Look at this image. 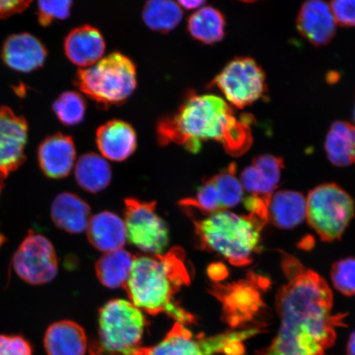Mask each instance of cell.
<instances>
[{
	"instance_id": "1",
	"label": "cell",
	"mask_w": 355,
	"mask_h": 355,
	"mask_svg": "<svg viewBox=\"0 0 355 355\" xmlns=\"http://www.w3.org/2000/svg\"><path fill=\"white\" fill-rule=\"evenodd\" d=\"M288 281L277 295L281 327L260 355H324L343 327L345 315H333V295L325 279L291 256L283 260Z\"/></svg>"
},
{
	"instance_id": "2",
	"label": "cell",
	"mask_w": 355,
	"mask_h": 355,
	"mask_svg": "<svg viewBox=\"0 0 355 355\" xmlns=\"http://www.w3.org/2000/svg\"><path fill=\"white\" fill-rule=\"evenodd\" d=\"M190 282L184 250L175 247L165 254L135 257L124 288L137 308L153 316L165 313L184 326L194 323L195 318L177 303L175 296Z\"/></svg>"
},
{
	"instance_id": "3",
	"label": "cell",
	"mask_w": 355,
	"mask_h": 355,
	"mask_svg": "<svg viewBox=\"0 0 355 355\" xmlns=\"http://www.w3.org/2000/svg\"><path fill=\"white\" fill-rule=\"evenodd\" d=\"M236 119L226 101L214 95H196L185 99L178 112L159 121V144L184 146L191 153H198L203 141L222 143L230 124Z\"/></svg>"
},
{
	"instance_id": "4",
	"label": "cell",
	"mask_w": 355,
	"mask_h": 355,
	"mask_svg": "<svg viewBox=\"0 0 355 355\" xmlns=\"http://www.w3.org/2000/svg\"><path fill=\"white\" fill-rule=\"evenodd\" d=\"M200 247L223 256L234 266L251 263L259 250L260 232L264 226L250 216L222 211L195 221Z\"/></svg>"
},
{
	"instance_id": "5",
	"label": "cell",
	"mask_w": 355,
	"mask_h": 355,
	"mask_svg": "<svg viewBox=\"0 0 355 355\" xmlns=\"http://www.w3.org/2000/svg\"><path fill=\"white\" fill-rule=\"evenodd\" d=\"M146 318L131 302L113 300L99 313V340L90 345L91 355H148L141 346Z\"/></svg>"
},
{
	"instance_id": "6",
	"label": "cell",
	"mask_w": 355,
	"mask_h": 355,
	"mask_svg": "<svg viewBox=\"0 0 355 355\" xmlns=\"http://www.w3.org/2000/svg\"><path fill=\"white\" fill-rule=\"evenodd\" d=\"M76 84L96 103L104 106L121 105L135 91L136 66L130 58L114 52L94 65L80 69Z\"/></svg>"
},
{
	"instance_id": "7",
	"label": "cell",
	"mask_w": 355,
	"mask_h": 355,
	"mask_svg": "<svg viewBox=\"0 0 355 355\" xmlns=\"http://www.w3.org/2000/svg\"><path fill=\"white\" fill-rule=\"evenodd\" d=\"M260 332L259 327H251L206 337L194 336L176 322L161 343L148 348V355H243L244 341Z\"/></svg>"
},
{
	"instance_id": "8",
	"label": "cell",
	"mask_w": 355,
	"mask_h": 355,
	"mask_svg": "<svg viewBox=\"0 0 355 355\" xmlns=\"http://www.w3.org/2000/svg\"><path fill=\"white\" fill-rule=\"evenodd\" d=\"M268 278L250 272L245 279L227 284L214 282L210 294L222 306V318L232 327L243 328L256 323L265 312L263 291L270 286Z\"/></svg>"
},
{
	"instance_id": "9",
	"label": "cell",
	"mask_w": 355,
	"mask_h": 355,
	"mask_svg": "<svg viewBox=\"0 0 355 355\" xmlns=\"http://www.w3.org/2000/svg\"><path fill=\"white\" fill-rule=\"evenodd\" d=\"M306 218L322 241H338L354 216V202L345 191L336 184L318 186L306 199Z\"/></svg>"
},
{
	"instance_id": "10",
	"label": "cell",
	"mask_w": 355,
	"mask_h": 355,
	"mask_svg": "<svg viewBox=\"0 0 355 355\" xmlns=\"http://www.w3.org/2000/svg\"><path fill=\"white\" fill-rule=\"evenodd\" d=\"M215 86L235 107L243 109L263 97L266 74L250 57H239L230 62L213 80Z\"/></svg>"
},
{
	"instance_id": "11",
	"label": "cell",
	"mask_w": 355,
	"mask_h": 355,
	"mask_svg": "<svg viewBox=\"0 0 355 355\" xmlns=\"http://www.w3.org/2000/svg\"><path fill=\"white\" fill-rule=\"evenodd\" d=\"M127 239L132 245L152 255L163 254L168 244L166 222L155 213V202L125 199Z\"/></svg>"
},
{
	"instance_id": "12",
	"label": "cell",
	"mask_w": 355,
	"mask_h": 355,
	"mask_svg": "<svg viewBox=\"0 0 355 355\" xmlns=\"http://www.w3.org/2000/svg\"><path fill=\"white\" fill-rule=\"evenodd\" d=\"M12 268L22 281L41 286L55 278L59 261L51 242L30 230L13 255Z\"/></svg>"
},
{
	"instance_id": "13",
	"label": "cell",
	"mask_w": 355,
	"mask_h": 355,
	"mask_svg": "<svg viewBox=\"0 0 355 355\" xmlns=\"http://www.w3.org/2000/svg\"><path fill=\"white\" fill-rule=\"evenodd\" d=\"M28 133L24 117L6 106L0 107V180L6 179L25 162Z\"/></svg>"
},
{
	"instance_id": "14",
	"label": "cell",
	"mask_w": 355,
	"mask_h": 355,
	"mask_svg": "<svg viewBox=\"0 0 355 355\" xmlns=\"http://www.w3.org/2000/svg\"><path fill=\"white\" fill-rule=\"evenodd\" d=\"M76 159V148L72 137L56 133L47 137L39 146L38 161L44 175L63 179L70 174Z\"/></svg>"
},
{
	"instance_id": "15",
	"label": "cell",
	"mask_w": 355,
	"mask_h": 355,
	"mask_svg": "<svg viewBox=\"0 0 355 355\" xmlns=\"http://www.w3.org/2000/svg\"><path fill=\"white\" fill-rule=\"evenodd\" d=\"M46 57V47L29 33L12 35L3 44V60L17 72L31 73L41 68Z\"/></svg>"
},
{
	"instance_id": "16",
	"label": "cell",
	"mask_w": 355,
	"mask_h": 355,
	"mask_svg": "<svg viewBox=\"0 0 355 355\" xmlns=\"http://www.w3.org/2000/svg\"><path fill=\"white\" fill-rule=\"evenodd\" d=\"M336 26L329 4L322 1L305 2L297 17V29L315 46L329 43L336 34Z\"/></svg>"
},
{
	"instance_id": "17",
	"label": "cell",
	"mask_w": 355,
	"mask_h": 355,
	"mask_svg": "<svg viewBox=\"0 0 355 355\" xmlns=\"http://www.w3.org/2000/svg\"><path fill=\"white\" fill-rule=\"evenodd\" d=\"M105 48V40L100 31L89 25L71 31L64 41L66 56L82 69L100 61L104 56Z\"/></svg>"
},
{
	"instance_id": "18",
	"label": "cell",
	"mask_w": 355,
	"mask_h": 355,
	"mask_svg": "<svg viewBox=\"0 0 355 355\" xmlns=\"http://www.w3.org/2000/svg\"><path fill=\"white\" fill-rule=\"evenodd\" d=\"M96 145L105 159L123 162L137 148V135L133 128L122 121H110L96 132Z\"/></svg>"
},
{
	"instance_id": "19",
	"label": "cell",
	"mask_w": 355,
	"mask_h": 355,
	"mask_svg": "<svg viewBox=\"0 0 355 355\" xmlns=\"http://www.w3.org/2000/svg\"><path fill=\"white\" fill-rule=\"evenodd\" d=\"M87 234L92 245L105 254L122 250L127 241L125 223L110 211H102L92 216Z\"/></svg>"
},
{
	"instance_id": "20",
	"label": "cell",
	"mask_w": 355,
	"mask_h": 355,
	"mask_svg": "<svg viewBox=\"0 0 355 355\" xmlns=\"http://www.w3.org/2000/svg\"><path fill=\"white\" fill-rule=\"evenodd\" d=\"M51 216L57 228L70 234H79L87 228L91 208L78 195L62 193L52 202Z\"/></svg>"
},
{
	"instance_id": "21",
	"label": "cell",
	"mask_w": 355,
	"mask_h": 355,
	"mask_svg": "<svg viewBox=\"0 0 355 355\" xmlns=\"http://www.w3.org/2000/svg\"><path fill=\"white\" fill-rule=\"evenodd\" d=\"M48 355H85L87 339L83 328L73 321L51 324L44 336Z\"/></svg>"
},
{
	"instance_id": "22",
	"label": "cell",
	"mask_w": 355,
	"mask_h": 355,
	"mask_svg": "<svg viewBox=\"0 0 355 355\" xmlns=\"http://www.w3.org/2000/svg\"><path fill=\"white\" fill-rule=\"evenodd\" d=\"M307 202L295 191H279L270 198L269 220L279 229H293L306 218Z\"/></svg>"
},
{
	"instance_id": "23",
	"label": "cell",
	"mask_w": 355,
	"mask_h": 355,
	"mask_svg": "<svg viewBox=\"0 0 355 355\" xmlns=\"http://www.w3.org/2000/svg\"><path fill=\"white\" fill-rule=\"evenodd\" d=\"M75 178L83 189L96 193L108 187L112 179V171L102 155L90 153L79 158L75 166Z\"/></svg>"
},
{
	"instance_id": "24",
	"label": "cell",
	"mask_w": 355,
	"mask_h": 355,
	"mask_svg": "<svg viewBox=\"0 0 355 355\" xmlns=\"http://www.w3.org/2000/svg\"><path fill=\"white\" fill-rule=\"evenodd\" d=\"M325 149L333 165L345 167L355 163V126L336 121L327 133Z\"/></svg>"
},
{
	"instance_id": "25",
	"label": "cell",
	"mask_w": 355,
	"mask_h": 355,
	"mask_svg": "<svg viewBox=\"0 0 355 355\" xmlns=\"http://www.w3.org/2000/svg\"><path fill=\"white\" fill-rule=\"evenodd\" d=\"M133 259L135 257L123 250L106 252L97 261L96 277L105 287H124L130 276Z\"/></svg>"
},
{
	"instance_id": "26",
	"label": "cell",
	"mask_w": 355,
	"mask_h": 355,
	"mask_svg": "<svg viewBox=\"0 0 355 355\" xmlns=\"http://www.w3.org/2000/svg\"><path fill=\"white\" fill-rule=\"evenodd\" d=\"M188 30L190 35L198 41L207 44H216L225 37V17L215 8H200L189 17Z\"/></svg>"
},
{
	"instance_id": "27",
	"label": "cell",
	"mask_w": 355,
	"mask_h": 355,
	"mask_svg": "<svg viewBox=\"0 0 355 355\" xmlns=\"http://www.w3.org/2000/svg\"><path fill=\"white\" fill-rule=\"evenodd\" d=\"M143 19L149 28L162 33L174 30L183 19L180 4L167 0H152L144 8Z\"/></svg>"
},
{
	"instance_id": "28",
	"label": "cell",
	"mask_w": 355,
	"mask_h": 355,
	"mask_svg": "<svg viewBox=\"0 0 355 355\" xmlns=\"http://www.w3.org/2000/svg\"><path fill=\"white\" fill-rule=\"evenodd\" d=\"M218 192L223 211L237 206L243 198V187L236 177V165L234 163L211 178Z\"/></svg>"
},
{
	"instance_id": "29",
	"label": "cell",
	"mask_w": 355,
	"mask_h": 355,
	"mask_svg": "<svg viewBox=\"0 0 355 355\" xmlns=\"http://www.w3.org/2000/svg\"><path fill=\"white\" fill-rule=\"evenodd\" d=\"M250 115L243 114L235 119L225 132L222 145L225 152L233 157H241L250 149L252 144Z\"/></svg>"
},
{
	"instance_id": "30",
	"label": "cell",
	"mask_w": 355,
	"mask_h": 355,
	"mask_svg": "<svg viewBox=\"0 0 355 355\" xmlns=\"http://www.w3.org/2000/svg\"><path fill=\"white\" fill-rule=\"evenodd\" d=\"M87 105L83 96L76 92H66L53 104L59 121L65 126H74L83 121Z\"/></svg>"
},
{
	"instance_id": "31",
	"label": "cell",
	"mask_w": 355,
	"mask_h": 355,
	"mask_svg": "<svg viewBox=\"0 0 355 355\" xmlns=\"http://www.w3.org/2000/svg\"><path fill=\"white\" fill-rule=\"evenodd\" d=\"M180 204L184 207L194 208L207 216L223 211L218 192L211 178L204 181V183L200 186L196 197L182 200Z\"/></svg>"
},
{
	"instance_id": "32",
	"label": "cell",
	"mask_w": 355,
	"mask_h": 355,
	"mask_svg": "<svg viewBox=\"0 0 355 355\" xmlns=\"http://www.w3.org/2000/svg\"><path fill=\"white\" fill-rule=\"evenodd\" d=\"M331 281L333 286L341 294L355 295V259L349 257L337 261L332 266Z\"/></svg>"
},
{
	"instance_id": "33",
	"label": "cell",
	"mask_w": 355,
	"mask_h": 355,
	"mask_svg": "<svg viewBox=\"0 0 355 355\" xmlns=\"http://www.w3.org/2000/svg\"><path fill=\"white\" fill-rule=\"evenodd\" d=\"M252 165L260 173L266 188L274 193L281 180L284 168L283 159L272 155H261L254 159Z\"/></svg>"
},
{
	"instance_id": "34",
	"label": "cell",
	"mask_w": 355,
	"mask_h": 355,
	"mask_svg": "<svg viewBox=\"0 0 355 355\" xmlns=\"http://www.w3.org/2000/svg\"><path fill=\"white\" fill-rule=\"evenodd\" d=\"M73 2L69 0L64 1H39L38 20L40 24L47 26L55 20H64L70 15Z\"/></svg>"
},
{
	"instance_id": "35",
	"label": "cell",
	"mask_w": 355,
	"mask_h": 355,
	"mask_svg": "<svg viewBox=\"0 0 355 355\" xmlns=\"http://www.w3.org/2000/svg\"><path fill=\"white\" fill-rule=\"evenodd\" d=\"M33 345L20 334H0V355H33Z\"/></svg>"
},
{
	"instance_id": "36",
	"label": "cell",
	"mask_w": 355,
	"mask_h": 355,
	"mask_svg": "<svg viewBox=\"0 0 355 355\" xmlns=\"http://www.w3.org/2000/svg\"><path fill=\"white\" fill-rule=\"evenodd\" d=\"M337 24L345 28L355 26V0H339L330 3Z\"/></svg>"
},
{
	"instance_id": "37",
	"label": "cell",
	"mask_w": 355,
	"mask_h": 355,
	"mask_svg": "<svg viewBox=\"0 0 355 355\" xmlns=\"http://www.w3.org/2000/svg\"><path fill=\"white\" fill-rule=\"evenodd\" d=\"M31 3L28 0H0V19L24 12Z\"/></svg>"
},
{
	"instance_id": "38",
	"label": "cell",
	"mask_w": 355,
	"mask_h": 355,
	"mask_svg": "<svg viewBox=\"0 0 355 355\" xmlns=\"http://www.w3.org/2000/svg\"><path fill=\"white\" fill-rule=\"evenodd\" d=\"M208 275L213 282L219 283L228 276L227 268L221 263L211 264L208 268Z\"/></svg>"
},
{
	"instance_id": "39",
	"label": "cell",
	"mask_w": 355,
	"mask_h": 355,
	"mask_svg": "<svg viewBox=\"0 0 355 355\" xmlns=\"http://www.w3.org/2000/svg\"><path fill=\"white\" fill-rule=\"evenodd\" d=\"M180 4L181 8H186V10H199L200 8H202L205 2L201 1V0H192V1H180L178 2Z\"/></svg>"
},
{
	"instance_id": "40",
	"label": "cell",
	"mask_w": 355,
	"mask_h": 355,
	"mask_svg": "<svg viewBox=\"0 0 355 355\" xmlns=\"http://www.w3.org/2000/svg\"><path fill=\"white\" fill-rule=\"evenodd\" d=\"M347 355H355V331L352 333L349 340Z\"/></svg>"
},
{
	"instance_id": "41",
	"label": "cell",
	"mask_w": 355,
	"mask_h": 355,
	"mask_svg": "<svg viewBox=\"0 0 355 355\" xmlns=\"http://www.w3.org/2000/svg\"><path fill=\"white\" fill-rule=\"evenodd\" d=\"M2 188H3V183H2V180H0V194H1Z\"/></svg>"
},
{
	"instance_id": "42",
	"label": "cell",
	"mask_w": 355,
	"mask_h": 355,
	"mask_svg": "<svg viewBox=\"0 0 355 355\" xmlns=\"http://www.w3.org/2000/svg\"><path fill=\"white\" fill-rule=\"evenodd\" d=\"M354 121H355V110H354Z\"/></svg>"
}]
</instances>
